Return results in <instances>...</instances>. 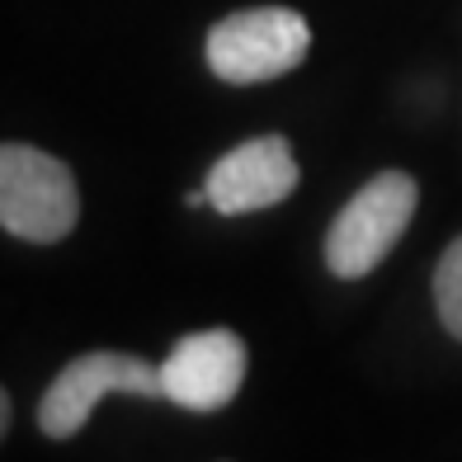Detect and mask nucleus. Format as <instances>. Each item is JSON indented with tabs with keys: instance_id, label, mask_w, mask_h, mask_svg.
Here are the masks:
<instances>
[{
	"instance_id": "obj_8",
	"label": "nucleus",
	"mask_w": 462,
	"mask_h": 462,
	"mask_svg": "<svg viewBox=\"0 0 462 462\" xmlns=\"http://www.w3.org/2000/svg\"><path fill=\"white\" fill-rule=\"evenodd\" d=\"M10 415H14V406H10V392L0 387V439H5V430H10Z\"/></svg>"
},
{
	"instance_id": "obj_4",
	"label": "nucleus",
	"mask_w": 462,
	"mask_h": 462,
	"mask_svg": "<svg viewBox=\"0 0 462 462\" xmlns=\"http://www.w3.org/2000/svg\"><path fill=\"white\" fill-rule=\"evenodd\" d=\"M109 392L123 396H165L161 387V368L137 359V354H118V349H90L71 359L61 368L43 402H38V430L48 439H71L90 425L95 406L104 402Z\"/></svg>"
},
{
	"instance_id": "obj_1",
	"label": "nucleus",
	"mask_w": 462,
	"mask_h": 462,
	"mask_svg": "<svg viewBox=\"0 0 462 462\" xmlns=\"http://www.w3.org/2000/svg\"><path fill=\"white\" fill-rule=\"evenodd\" d=\"M80 222V189L67 161L29 142H0V226L19 241L57 245Z\"/></svg>"
},
{
	"instance_id": "obj_5",
	"label": "nucleus",
	"mask_w": 462,
	"mask_h": 462,
	"mask_svg": "<svg viewBox=\"0 0 462 462\" xmlns=\"http://www.w3.org/2000/svg\"><path fill=\"white\" fill-rule=\"evenodd\" d=\"M245 383V340L236 330H194L165 354L161 364V387L180 411L213 415L236 402V392Z\"/></svg>"
},
{
	"instance_id": "obj_7",
	"label": "nucleus",
	"mask_w": 462,
	"mask_h": 462,
	"mask_svg": "<svg viewBox=\"0 0 462 462\" xmlns=\"http://www.w3.org/2000/svg\"><path fill=\"white\" fill-rule=\"evenodd\" d=\"M434 311L453 340H462V236L434 264Z\"/></svg>"
},
{
	"instance_id": "obj_2",
	"label": "nucleus",
	"mask_w": 462,
	"mask_h": 462,
	"mask_svg": "<svg viewBox=\"0 0 462 462\" xmlns=\"http://www.w3.org/2000/svg\"><path fill=\"white\" fill-rule=\"evenodd\" d=\"M311 52V24L288 5H255L217 19L208 29V71L226 86H260L302 67Z\"/></svg>"
},
{
	"instance_id": "obj_3",
	"label": "nucleus",
	"mask_w": 462,
	"mask_h": 462,
	"mask_svg": "<svg viewBox=\"0 0 462 462\" xmlns=\"http://www.w3.org/2000/svg\"><path fill=\"white\" fill-rule=\"evenodd\" d=\"M420 208V184L406 171H383L354 194L326 231V264L335 279H364L383 264Z\"/></svg>"
},
{
	"instance_id": "obj_6",
	"label": "nucleus",
	"mask_w": 462,
	"mask_h": 462,
	"mask_svg": "<svg viewBox=\"0 0 462 462\" xmlns=\"http://www.w3.org/2000/svg\"><path fill=\"white\" fill-rule=\"evenodd\" d=\"M298 156H292L288 137L269 133V137H250L208 171L203 194L208 208L222 217H245V213H264V208L283 203L298 189Z\"/></svg>"
}]
</instances>
